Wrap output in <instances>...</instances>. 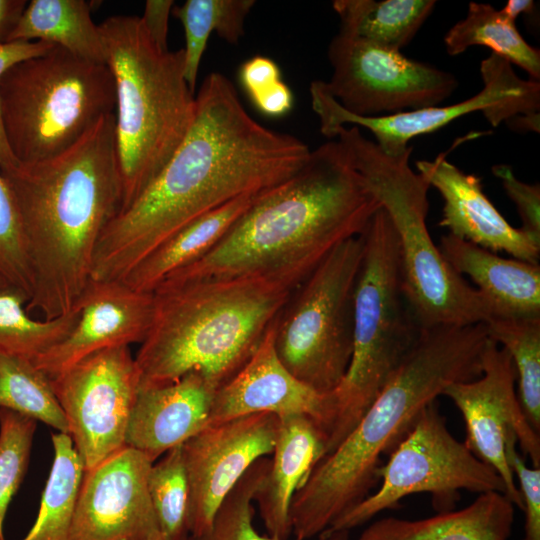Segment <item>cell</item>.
<instances>
[{
  "label": "cell",
  "instance_id": "cell-26",
  "mask_svg": "<svg viewBox=\"0 0 540 540\" xmlns=\"http://www.w3.org/2000/svg\"><path fill=\"white\" fill-rule=\"evenodd\" d=\"M84 0H32L7 41H42L83 59L106 64L99 25Z\"/></svg>",
  "mask_w": 540,
  "mask_h": 540
},
{
  "label": "cell",
  "instance_id": "cell-30",
  "mask_svg": "<svg viewBox=\"0 0 540 540\" xmlns=\"http://www.w3.org/2000/svg\"><path fill=\"white\" fill-rule=\"evenodd\" d=\"M254 5V0H187L182 5H174L172 14L184 28V72L193 93L211 33L215 31L229 44H238L244 36L246 17Z\"/></svg>",
  "mask_w": 540,
  "mask_h": 540
},
{
  "label": "cell",
  "instance_id": "cell-11",
  "mask_svg": "<svg viewBox=\"0 0 540 540\" xmlns=\"http://www.w3.org/2000/svg\"><path fill=\"white\" fill-rule=\"evenodd\" d=\"M379 488L323 533L350 531L412 494L428 492L437 513L451 511L459 491L506 494L499 474L448 430L437 400L419 414L406 436L378 468ZM507 496V495H506ZM322 533V534H323Z\"/></svg>",
  "mask_w": 540,
  "mask_h": 540
},
{
  "label": "cell",
  "instance_id": "cell-22",
  "mask_svg": "<svg viewBox=\"0 0 540 540\" xmlns=\"http://www.w3.org/2000/svg\"><path fill=\"white\" fill-rule=\"evenodd\" d=\"M438 248L455 272L476 285L491 319L540 318L539 264L503 258L450 234L441 237Z\"/></svg>",
  "mask_w": 540,
  "mask_h": 540
},
{
  "label": "cell",
  "instance_id": "cell-8",
  "mask_svg": "<svg viewBox=\"0 0 540 540\" xmlns=\"http://www.w3.org/2000/svg\"><path fill=\"white\" fill-rule=\"evenodd\" d=\"M362 234L364 250L353 296L352 354L343 379L329 393L331 421L325 456L363 417L421 330L403 294L398 239L382 207Z\"/></svg>",
  "mask_w": 540,
  "mask_h": 540
},
{
  "label": "cell",
  "instance_id": "cell-20",
  "mask_svg": "<svg viewBox=\"0 0 540 540\" xmlns=\"http://www.w3.org/2000/svg\"><path fill=\"white\" fill-rule=\"evenodd\" d=\"M417 172L444 201L439 226L448 234L492 252L539 264L540 240L511 226L483 192L481 179L466 174L444 154L416 162Z\"/></svg>",
  "mask_w": 540,
  "mask_h": 540
},
{
  "label": "cell",
  "instance_id": "cell-13",
  "mask_svg": "<svg viewBox=\"0 0 540 540\" xmlns=\"http://www.w3.org/2000/svg\"><path fill=\"white\" fill-rule=\"evenodd\" d=\"M327 56L324 89L348 113L376 117L438 106L458 87L456 77L360 37L338 32Z\"/></svg>",
  "mask_w": 540,
  "mask_h": 540
},
{
  "label": "cell",
  "instance_id": "cell-23",
  "mask_svg": "<svg viewBox=\"0 0 540 540\" xmlns=\"http://www.w3.org/2000/svg\"><path fill=\"white\" fill-rule=\"evenodd\" d=\"M325 454L326 435L313 419L304 415L279 418L269 471L254 500L269 536L289 539L293 496Z\"/></svg>",
  "mask_w": 540,
  "mask_h": 540
},
{
  "label": "cell",
  "instance_id": "cell-40",
  "mask_svg": "<svg viewBox=\"0 0 540 540\" xmlns=\"http://www.w3.org/2000/svg\"><path fill=\"white\" fill-rule=\"evenodd\" d=\"M240 82L250 98L281 81L278 65L265 56H255L245 61L239 70Z\"/></svg>",
  "mask_w": 540,
  "mask_h": 540
},
{
  "label": "cell",
  "instance_id": "cell-44",
  "mask_svg": "<svg viewBox=\"0 0 540 540\" xmlns=\"http://www.w3.org/2000/svg\"><path fill=\"white\" fill-rule=\"evenodd\" d=\"M26 0H0V42H6L26 5Z\"/></svg>",
  "mask_w": 540,
  "mask_h": 540
},
{
  "label": "cell",
  "instance_id": "cell-5",
  "mask_svg": "<svg viewBox=\"0 0 540 540\" xmlns=\"http://www.w3.org/2000/svg\"><path fill=\"white\" fill-rule=\"evenodd\" d=\"M298 286L240 277L158 287L150 330L134 357L139 389L191 371L218 389L253 355Z\"/></svg>",
  "mask_w": 540,
  "mask_h": 540
},
{
  "label": "cell",
  "instance_id": "cell-49",
  "mask_svg": "<svg viewBox=\"0 0 540 540\" xmlns=\"http://www.w3.org/2000/svg\"><path fill=\"white\" fill-rule=\"evenodd\" d=\"M3 286H6V284L4 283V281L0 277V287H3Z\"/></svg>",
  "mask_w": 540,
  "mask_h": 540
},
{
  "label": "cell",
  "instance_id": "cell-27",
  "mask_svg": "<svg viewBox=\"0 0 540 540\" xmlns=\"http://www.w3.org/2000/svg\"><path fill=\"white\" fill-rule=\"evenodd\" d=\"M436 5L434 0H335L340 32L401 51L417 34Z\"/></svg>",
  "mask_w": 540,
  "mask_h": 540
},
{
  "label": "cell",
  "instance_id": "cell-35",
  "mask_svg": "<svg viewBox=\"0 0 540 540\" xmlns=\"http://www.w3.org/2000/svg\"><path fill=\"white\" fill-rule=\"evenodd\" d=\"M147 490L164 540H187L189 488L182 445L169 450L151 465Z\"/></svg>",
  "mask_w": 540,
  "mask_h": 540
},
{
  "label": "cell",
  "instance_id": "cell-38",
  "mask_svg": "<svg viewBox=\"0 0 540 540\" xmlns=\"http://www.w3.org/2000/svg\"><path fill=\"white\" fill-rule=\"evenodd\" d=\"M517 438L509 431L505 441L508 464L519 482L525 514L522 540H540V467H529L517 450Z\"/></svg>",
  "mask_w": 540,
  "mask_h": 540
},
{
  "label": "cell",
  "instance_id": "cell-50",
  "mask_svg": "<svg viewBox=\"0 0 540 540\" xmlns=\"http://www.w3.org/2000/svg\"><path fill=\"white\" fill-rule=\"evenodd\" d=\"M122 540H144V539H140V538H128V539H122Z\"/></svg>",
  "mask_w": 540,
  "mask_h": 540
},
{
  "label": "cell",
  "instance_id": "cell-34",
  "mask_svg": "<svg viewBox=\"0 0 540 540\" xmlns=\"http://www.w3.org/2000/svg\"><path fill=\"white\" fill-rule=\"evenodd\" d=\"M269 467V458L257 460L222 501L209 529L200 535L189 536L187 540H279L259 534L253 525L252 502ZM319 540H349V531L323 533Z\"/></svg>",
  "mask_w": 540,
  "mask_h": 540
},
{
  "label": "cell",
  "instance_id": "cell-3",
  "mask_svg": "<svg viewBox=\"0 0 540 540\" xmlns=\"http://www.w3.org/2000/svg\"><path fill=\"white\" fill-rule=\"evenodd\" d=\"M18 210L32 274L26 310L69 313L92 277L99 239L122 205L115 115L63 153L2 172Z\"/></svg>",
  "mask_w": 540,
  "mask_h": 540
},
{
  "label": "cell",
  "instance_id": "cell-41",
  "mask_svg": "<svg viewBox=\"0 0 540 540\" xmlns=\"http://www.w3.org/2000/svg\"><path fill=\"white\" fill-rule=\"evenodd\" d=\"M174 1L148 0L141 21L152 41L162 50H168V23Z\"/></svg>",
  "mask_w": 540,
  "mask_h": 540
},
{
  "label": "cell",
  "instance_id": "cell-43",
  "mask_svg": "<svg viewBox=\"0 0 540 540\" xmlns=\"http://www.w3.org/2000/svg\"><path fill=\"white\" fill-rule=\"evenodd\" d=\"M257 109L270 117L287 114L293 106L291 89L282 80L251 98Z\"/></svg>",
  "mask_w": 540,
  "mask_h": 540
},
{
  "label": "cell",
  "instance_id": "cell-25",
  "mask_svg": "<svg viewBox=\"0 0 540 540\" xmlns=\"http://www.w3.org/2000/svg\"><path fill=\"white\" fill-rule=\"evenodd\" d=\"M261 193L237 197L187 224L150 252L122 281L137 291L153 293L169 275L209 253Z\"/></svg>",
  "mask_w": 540,
  "mask_h": 540
},
{
  "label": "cell",
  "instance_id": "cell-21",
  "mask_svg": "<svg viewBox=\"0 0 540 540\" xmlns=\"http://www.w3.org/2000/svg\"><path fill=\"white\" fill-rule=\"evenodd\" d=\"M216 390L198 371L169 384L139 389L126 431V446L154 463L183 445L209 425Z\"/></svg>",
  "mask_w": 540,
  "mask_h": 540
},
{
  "label": "cell",
  "instance_id": "cell-4",
  "mask_svg": "<svg viewBox=\"0 0 540 540\" xmlns=\"http://www.w3.org/2000/svg\"><path fill=\"white\" fill-rule=\"evenodd\" d=\"M485 324L420 330L404 361L338 447L324 456L290 506L295 539L320 536L371 494L382 455H389L420 412L452 383L480 376Z\"/></svg>",
  "mask_w": 540,
  "mask_h": 540
},
{
  "label": "cell",
  "instance_id": "cell-29",
  "mask_svg": "<svg viewBox=\"0 0 540 540\" xmlns=\"http://www.w3.org/2000/svg\"><path fill=\"white\" fill-rule=\"evenodd\" d=\"M54 459L37 518L22 540H67L84 475L82 460L67 433H53Z\"/></svg>",
  "mask_w": 540,
  "mask_h": 540
},
{
  "label": "cell",
  "instance_id": "cell-14",
  "mask_svg": "<svg viewBox=\"0 0 540 540\" xmlns=\"http://www.w3.org/2000/svg\"><path fill=\"white\" fill-rule=\"evenodd\" d=\"M84 471L126 446L139 376L129 346L96 352L51 377Z\"/></svg>",
  "mask_w": 540,
  "mask_h": 540
},
{
  "label": "cell",
  "instance_id": "cell-10",
  "mask_svg": "<svg viewBox=\"0 0 540 540\" xmlns=\"http://www.w3.org/2000/svg\"><path fill=\"white\" fill-rule=\"evenodd\" d=\"M363 250V234L339 244L295 289L275 322L280 361L322 394L339 385L350 362L353 296Z\"/></svg>",
  "mask_w": 540,
  "mask_h": 540
},
{
  "label": "cell",
  "instance_id": "cell-1",
  "mask_svg": "<svg viewBox=\"0 0 540 540\" xmlns=\"http://www.w3.org/2000/svg\"><path fill=\"white\" fill-rule=\"evenodd\" d=\"M192 124L162 171L104 229L92 279L122 281L150 252L204 214L292 177L310 148L256 121L233 83L212 72L195 96Z\"/></svg>",
  "mask_w": 540,
  "mask_h": 540
},
{
  "label": "cell",
  "instance_id": "cell-19",
  "mask_svg": "<svg viewBox=\"0 0 540 540\" xmlns=\"http://www.w3.org/2000/svg\"><path fill=\"white\" fill-rule=\"evenodd\" d=\"M275 322L243 367L216 390L209 425L256 413H271L279 418L304 415L323 429L327 439L331 421L329 393L317 392L283 365L274 345Z\"/></svg>",
  "mask_w": 540,
  "mask_h": 540
},
{
  "label": "cell",
  "instance_id": "cell-24",
  "mask_svg": "<svg viewBox=\"0 0 540 540\" xmlns=\"http://www.w3.org/2000/svg\"><path fill=\"white\" fill-rule=\"evenodd\" d=\"M514 508L504 493H481L462 509L428 518H381L364 529L358 540H508Z\"/></svg>",
  "mask_w": 540,
  "mask_h": 540
},
{
  "label": "cell",
  "instance_id": "cell-17",
  "mask_svg": "<svg viewBox=\"0 0 540 540\" xmlns=\"http://www.w3.org/2000/svg\"><path fill=\"white\" fill-rule=\"evenodd\" d=\"M152 464L125 446L84 471L67 540L144 539L157 524L147 490Z\"/></svg>",
  "mask_w": 540,
  "mask_h": 540
},
{
  "label": "cell",
  "instance_id": "cell-42",
  "mask_svg": "<svg viewBox=\"0 0 540 540\" xmlns=\"http://www.w3.org/2000/svg\"><path fill=\"white\" fill-rule=\"evenodd\" d=\"M53 46L42 41L0 42V79L15 65L46 53Z\"/></svg>",
  "mask_w": 540,
  "mask_h": 540
},
{
  "label": "cell",
  "instance_id": "cell-31",
  "mask_svg": "<svg viewBox=\"0 0 540 540\" xmlns=\"http://www.w3.org/2000/svg\"><path fill=\"white\" fill-rule=\"evenodd\" d=\"M27 297L19 290L0 287V354L35 361L65 339L73 329L78 308L62 316L36 320L28 315Z\"/></svg>",
  "mask_w": 540,
  "mask_h": 540
},
{
  "label": "cell",
  "instance_id": "cell-37",
  "mask_svg": "<svg viewBox=\"0 0 540 540\" xmlns=\"http://www.w3.org/2000/svg\"><path fill=\"white\" fill-rule=\"evenodd\" d=\"M0 277L6 286L19 290L30 300L33 281L25 240L14 197L1 171Z\"/></svg>",
  "mask_w": 540,
  "mask_h": 540
},
{
  "label": "cell",
  "instance_id": "cell-7",
  "mask_svg": "<svg viewBox=\"0 0 540 540\" xmlns=\"http://www.w3.org/2000/svg\"><path fill=\"white\" fill-rule=\"evenodd\" d=\"M332 138L346 148L392 222L403 294L420 329L487 323L491 319L487 303L445 261L429 233L430 187L410 166L412 146L401 155H387L356 126L339 127Z\"/></svg>",
  "mask_w": 540,
  "mask_h": 540
},
{
  "label": "cell",
  "instance_id": "cell-6",
  "mask_svg": "<svg viewBox=\"0 0 540 540\" xmlns=\"http://www.w3.org/2000/svg\"><path fill=\"white\" fill-rule=\"evenodd\" d=\"M115 84V134L127 207L162 171L194 119L184 49L162 50L140 17L116 15L100 25Z\"/></svg>",
  "mask_w": 540,
  "mask_h": 540
},
{
  "label": "cell",
  "instance_id": "cell-48",
  "mask_svg": "<svg viewBox=\"0 0 540 540\" xmlns=\"http://www.w3.org/2000/svg\"><path fill=\"white\" fill-rule=\"evenodd\" d=\"M144 540H164L157 524L152 525L145 534Z\"/></svg>",
  "mask_w": 540,
  "mask_h": 540
},
{
  "label": "cell",
  "instance_id": "cell-45",
  "mask_svg": "<svg viewBox=\"0 0 540 540\" xmlns=\"http://www.w3.org/2000/svg\"><path fill=\"white\" fill-rule=\"evenodd\" d=\"M17 164L18 161L14 157L8 144L0 103V171H8L14 168Z\"/></svg>",
  "mask_w": 540,
  "mask_h": 540
},
{
  "label": "cell",
  "instance_id": "cell-18",
  "mask_svg": "<svg viewBox=\"0 0 540 540\" xmlns=\"http://www.w3.org/2000/svg\"><path fill=\"white\" fill-rule=\"evenodd\" d=\"M76 306L68 336L33 361L49 378L96 352L141 344L151 327L154 295L123 281L91 279Z\"/></svg>",
  "mask_w": 540,
  "mask_h": 540
},
{
  "label": "cell",
  "instance_id": "cell-39",
  "mask_svg": "<svg viewBox=\"0 0 540 540\" xmlns=\"http://www.w3.org/2000/svg\"><path fill=\"white\" fill-rule=\"evenodd\" d=\"M492 173L500 179L508 197L516 205L522 221L521 229L540 240V186L520 181L507 164L492 167Z\"/></svg>",
  "mask_w": 540,
  "mask_h": 540
},
{
  "label": "cell",
  "instance_id": "cell-28",
  "mask_svg": "<svg viewBox=\"0 0 540 540\" xmlns=\"http://www.w3.org/2000/svg\"><path fill=\"white\" fill-rule=\"evenodd\" d=\"M448 55L457 56L472 46H485L510 64L522 68L531 80L540 79V51L528 44L501 10L490 4L470 2L465 18L444 37Z\"/></svg>",
  "mask_w": 540,
  "mask_h": 540
},
{
  "label": "cell",
  "instance_id": "cell-9",
  "mask_svg": "<svg viewBox=\"0 0 540 540\" xmlns=\"http://www.w3.org/2000/svg\"><path fill=\"white\" fill-rule=\"evenodd\" d=\"M0 103L14 157L31 164L63 153L114 113L115 84L106 64L53 46L2 76Z\"/></svg>",
  "mask_w": 540,
  "mask_h": 540
},
{
  "label": "cell",
  "instance_id": "cell-16",
  "mask_svg": "<svg viewBox=\"0 0 540 540\" xmlns=\"http://www.w3.org/2000/svg\"><path fill=\"white\" fill-rule=\"evenodd\" d=\"M278 426V416L256 413L208 425L182 445L189 488V536L208 530L240 478L257 460L272 454Z\"/></svg>",
  "mask_w": 540,
  "mask_h": 540
},
{
  "label": "cell",
  "instance_id": "cell-15",
  "mask_svg": "<svg viewBox=\"0 0 540 540\" xmlns=\"http://www.w3.org/2000/svg\"><path fill=\"white\" fill-rule=\"evenodd\" d=\"M515 386L516 371L509 353L488 337L480 376L450 384L443 395L462 414L467 447L499 474L507 497L522 510V495L506 458V436L514 431L532 467H540V437L525 417Z\"/></svg>",
  "mask_w": 540,
  "mask_h": 540
},
{
  "label": "cell",
  "instance_id": "cell-36",
  "mask_svg": "<svg viewBox=\"0 0 540 540\" xmlns=\"http://www.w3.org/2000/svg\"><path fill=\"white\" fill-rule=\"evenodd\" d=\"M37 421L0 408V540L8 506L28 469Z\"/></svg>",
  "mask_w": 540,
  "mask_h": 540
},
{
  "label": "cell",
  "instance_id": "cell-32",
  "mask_svg": "<svg viewBox=\"0 0 540 540\" xmlns=\"http://www.w3.org/2000/svg\"><path fill=\"white\" fill-rule=\"evenodd\" d=\"M485 325L488 337L509 353L516 371L519 403L540 434V318H494Z\"/></svg>",
  "mask_w": 540,
  "mask_h": 540
},
{
  "label": "cell",
  "instance_id": "cell-46",
  "mask_svg": "<svg viewBox=\"0 0 540 540\" xmlns=\"http://www.w3.org/2000/svg\"><path fill=\"white\" fill-rule=\"evenodd\" d=\"M536 5L532 0H510L501 11L513 22L521 14H531Z\"/></svg>",
  "mask_w": 540,
  "mask_h": 540
},
{
  "label": "cell",
  "instance_id": "cell-2",
  "mask_svg": "<svg viewBox=\"0 0 540 540\" xmlns=\"http://www.w3.org/2000/svg\"><path fill=\"white\" fill-rule=\"evenodd\" d=\"M380 208L346 148L327 141L292 177L262 192L209 253L158 287L240 277L300 285Z\"/></svg>",
  "mask_w": 540,
  "mask_h": 540
},
{
  "label": "cell",
  "instance_id": "cell-33",
  "mask_svg": "<svg viewBox=\"0 0 540 540\" xmlns=\"http://www.w3.org/2000/svg\"><path fill=\"white\" fill-rule=\"evenodd\" d=\"M0 408L68 434L67 421L50 378L30 360L0 354Z\"/></svg>",
  "mask_w": 540,
  "mask_h": 540
},
{
  "label": "cell",
  "instance_id": "cell-47",
  "mask_svg": "<svg viewBox=\"0 0 540 540\" xmlns=\"http://www.w3.org/2000/svg\"><path fill=\"white\" fill-rule=\"evenodd\" d=\"M539 113L517 115L506 122L515 131L539 132Z\"/></svg>",
  "mask_w": 540,
  "mask_h": 540
},
{
  "label": "cell",
  "instance_id": "cell-12",
  "mask_svg": "<svg viewBox=\"0 0 540 540\" xmlns=\"http://www.w3.org/2000/svg\"><path fill=\"white\" fill-rule=\"evenodd\" d=\"M483 88L474 96L447 106H432L376 117H360L345 111L324 89L322 81L310 84L311 106L328 138L339 127L351 124L369 130L385 154L398 156L418 136L436 132L469 113L481 111L493 127L517 115L539 113L540 83L520 78L505 59L490 54L480 65Z\"/></svg>",
  "mask_w": 540,
  "mask_h": 540
}]
</instances>
